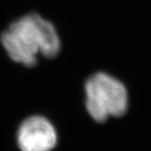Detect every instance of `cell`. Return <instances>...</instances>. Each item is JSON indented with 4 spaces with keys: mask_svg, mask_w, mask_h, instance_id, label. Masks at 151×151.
I'll list each match as a JSON object with an SVG mask.
<instances>
[{
    "mask_svg": "<svg viewBox=\"0 0 151 151\" xmlns=\"http://www.w3.org/2000/svg\"><path fill=\"white\" fill-rule=\"evenodd\" d=\"M57 140L55 127L42 116L27 118L17 132V142L21 151H51L56 146Z\"/></svg>",
    "mask_w": 151,
    "mask_h": 151,
    "instance_id": "3957f363",
    "label": "cell"
},
{
    "mask_svg": "<svg viewBox=\"0 0 151 151\" xmlns=\"http://www.w3.org/2000/svg\"><path fill=\"white\" fill-rule=\"evenodd\" d=\"M0 39L8 56L26 67L37 64L39 55L54 58L61 49L56 28L37 13L25 14L11 22Z\"/></svg>",
    "mask_w": 151,
    "mask_h": 151,
    "instance_id": "6da1fadb",
    "label": "cell"
},
{
    "mask_svg": "<svg viewBox=\"0 0 151 151\" xmlns=\"http://www.w3.org/2000/svg\"><path fill=\"white\" fill-rule=\"evenodd\" d=\"M86 107L89 116L99 123L109 117H121L129 106L128 90L122 81L104 72L93 74L86 86Z\"/></svg>",
    "mask_w": 151,
    "mask_h": 151,
    "instance_id": "7a4b0ae2",
    "label": "cell"
}]
</instances>
